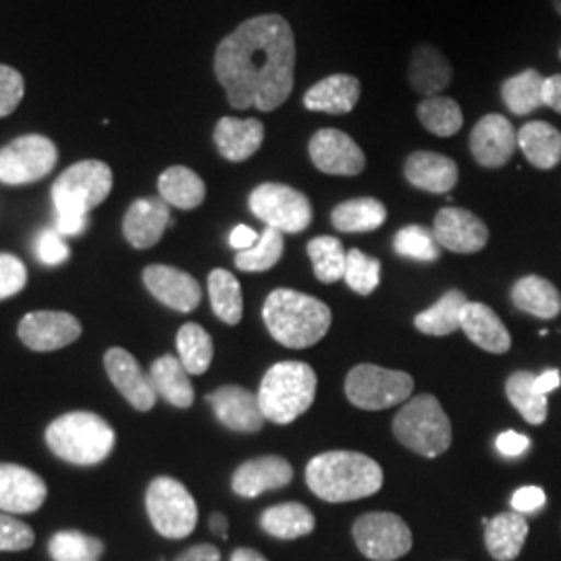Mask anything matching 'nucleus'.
Here are the masks:
<instances>
[{"label":"nucleus","mask_w":561,"mask_h":561,"mask_svg":"<svg viewBox=\"0 0 561 561\" xmlns=\"http://www.w3.org/2000/svg\"><path fill=\"white\" fill-rule=\"evenodd\" d=\"M296 38L280 15L243 21L219 44L215 73L233 108H279L294 92Z\"/></svg>","instance_id":"obj_1"},{"label":"nucleus","mask_w":561,"mask_h":561,"mask_svg":"<svg viewBox=\"0 0 561 561\" xmlns=\"http://www.w3.org/2000/svg\"><path fill=\"white\" fill-rule=\"evenodd\" d=\"M306 482L322 502H356L381 491L382 470L358 451H327L306 466Z\"/></svg>","instance_id":"obj_2"},{"label":"nucleus","mask_w":561,"mask_h":561,"mask_svg":"<svg viewBox=\"0 0 561 561\" xmlns=\"http://www.w3.org/2000/svg\"><path fill=\"white\" fill-rule=\"evenodd\" d=\"M268 333L280 345L304 350L317 345L331 327V310L324 301L294 289H275L262 308Z\"/></svg>","instance_id":"obj_3"},{"label":"nucleus","mask_w":561,"mask_h":561,"mask_svg":"<svg viewBox=\"0 0 561 561\" xmlns=\"http://www.w3.org/2000/svg\"><path fill=\"white\" fill-rule=\"evenodd\" d=\"M46 443L60 460L76 466H94L111 456L117 435L99 414L71 412L48 424Z\"/></svg>","instance_id":"obj_4"},{"label":"nucleus","mask_w":561,"mask_h":561,"mask_svg":"<svg viewBox=\"0 0 561 561\" xmlns=\"http://www.w3.org/2000/svg\"><path fill=\"white\" fill-rule=\"evenodd\" d=\"M317 373L306 362H279L271 366L259 389L266 421L289 424L300 419L317 398Z\"/></svg>","instance_id":"obj_5"},{"label":"nucleus","mask_w":561,"mask_h":561,"mask_svg":"<svg viewBox=\"0 0 561 561\" xmlns=\"http://www.w3.org/2000/svg\"><path fill=\"white\" fill-rule=\"evenodd\" d=\"M393 433L401 445L424 458H437L451 447V422L435 396H419L401 405Z\"/></svg>","instance_id":"obj_6"},{"label":"nucleus","mask_w":561,"mask_h":561,"mask_svg":"<svg viewBox=\"0 0 561 561\" xmlns=\"http://www.w3.org/2000/svg\"><path fill=\"white\" fill-rule=\"evenodd\" d=\"M113 173L106 162L81 161L71 164L53 185L57 215H80L101 206L111 194Z\"/></svg>","instance_id":"obj_7"},{"label":"nucleus","mask_w":561,"mask_h":561,"mask_svg":"<svg viewBox=\"0 0 561 561\" xmlns=\"http://www.w3.org/2000/svg\"><path fill=\"white\" fill-rule=\"evenodd\" d=\"M146 510L154 530L164 539H185L198 524V505L185 484L159 477L146 491Z\"/></svg>","instance_id":"obj_8"},{"label":"nucleus","mask_w":561,"mask_h":561,"mask_svg":"<svg viewBox=\"0 0 561 561\" xmlns=\"http://www.w3.org/2000/svg\"><path fill=\"white\" fill-rule=\"evenodd\" d=\"M414 379L408 373L358 364L345 379V396L360 410H387L410 400Z\"/></svg>","instance_id":"obj_9"},{"label":"nucleus","mask_w":561,"mask_h":561,"mask_svg":"<svg viewBox=\"0 0 561 561\" xmlns=\"http://www.w3.org/2000/svg\"><path fill=\"white\" fill-rule=\"evenodd\" d=\"M250 210L280 233H300L312 222V204L289 185L262 183L250 194Z\"/></svg>","instance_id":"obj_10"},{"label":"nucleus","mask_w":561,"mask_h":561,"mask_svg":"<svg viewBox=\"0 0 561 561\" xmlns=\"http://www.w3.org/2000/svg\"><path fill=\"white\" fill-rule=\"evenodd\" d=\"M354 541L362 556L373 561H396L412 549V530L400 516L370 512L354 524Z\"/></svg>","instance_id":"obj_11"},{"label":"nucleus","mask_w":561,"mask_h":561,"mask_svg":"<svg viewBox=\"0 0 561 561\" xmlns=\"http://www.w3.org/2000/svg\"><path fill=\"white\" fill-rule=\"evenodd\" d=\"M59 159L57 146L44 136H23L0 150V181L23 185L46 178Z\"/></svg>","instance_id":"obj_12"},{"label":"nucleus","mask_w":561,"mask_h":561,"mask_svg":"<svg viewBox=\"0 0 561 561\" xmlns=\"http://www.w3.org/2000/svg\"><path fill=\"white\" fill-rule=\"evenodd\" d=\"M314 167L327 175H360L366 157L360 146L340 129H321L312 136L308 146Z\"/></svg>","instance_id":"obj_13"},{"label":"nucleus","mask_w":561,"mask_h":561,"mask_svg":"<svg viewBox=\"0 0 561 561\" xmlns=\"http://www.w3.org/2000/svg\"><path fill=\"white\" fill-rule=\"evenodd\" d=\"M516 148L518 131L503 115H484L472 129L470 152L481 167L500 169L514 157Z\"/></svg>","instance_id":"obj_14"},{"label":"nucleus","mask_w":561,"mask_h":561,"mask_svg":"<svg viewBox=\"0 0 561 561\" xmlns=\"http://www.w3.org/2000/svg\"><path fill=\"white\" fill-rule=\"evenodd\" d=\"M81 324L73 314L42 310L25 314L20 322V340L34 352H53L80 340Z\"/></svg>","instance_id":"obj_15"},{"label":"nucleus","mask_w":561,"mask_h":561,"mask_svg":"<svg viewBox=\"0 0 561 561\" xmlns=\"http://www.w3.org/2000/svg\"><path fill=\"white\" fill-rule=\"evenodd\" d=\"M433 233L442 248L456 254L481 252L489 241L486 225L474 213L454 206L437 213Z\"/></svg>","instance_id":"obj_16"},{"label":"nucleus","mask_w":561,"mask_h":561,"mask_svg":"<svg viewBox=\"0 0 561 561\" xmlns=\"http://www.w3.org/2000/svg\"><path fill=\"white\" fill-rule=\"evenodd\" d=\"M104 368L111 382L119 389L121 396L136 410L148 412L157 403V391L152 379L144 375L138 360L123 347H111L104 354Z\"/></svg>","instance_id":"obj_17"},{"label":"nucleus","mask_w":561,"mask_h":561,"mask_svg":"<svg viewBox=\"0 0 561 561\" xmlns=\"http://www.w3.org/2000/svg\"><path fill=\"white\" fill-rule=\"evenodd\" d=\"M206 401L213 405L222 426L233 433H259L266 422L259 396L240 385H225L215 393H208Z\"/></svg>","instance_id":"obj_18"},{"label":"nucleus","mask_w":561,"mask_h":561,"mask_svg":"<svg viewBox=\"0 0 561 561\" xmlns=\"http://www.w3.org/2000/svg\"><path fill=\"white\" fill-rule=\"evenodd\" d=\"M144 285L164 306L178 312H192L202 300L198 280L175 266L152 264L144 268Z\"/></svg>","instance_id":"obj_19"},{"label":"nucleus","mask_w":561,"mask_h":561,"mask_svg":"<svg viewBox=\"0 0 561 561\" xmlns=\"http://www.w3.org/2000/svg\"><path fill=\"white\" fill-rule=\"evenodd\" d=\"M48 489L41 477L18 463H0V510L7 514H32L46 502Z\"/></svg>","instance_id":"obj_20"},{"label":"nucleus","mask_w":561,"mask_h":561,"mask_svg":"<svg viewBox=\"0 0 561 561\" xmlns=\"http://www.w3.org/2000/svg\"><path fill=\"white\" fill-rule=\"evenodd\" d=\"M291 479H294V468L289 461L279 456H262V458L243 461L231 479V486L236 495L254 500L266 491L287 486Z\"/></svg>","instance_id":"obj_21"},{"label":"nucleus","mask_w":561,"mask_h":561,"mask_svg":"<svg viewBox=\"0 0 561 561\" xmlns=\"http://www.w3.org/2000/svg\"><path fill=\"white\" fill-rule=\"evenodd\" d=\"M171 225L169 204L162 198H141L136 201L123 219L125 240L134 248L146 250L159 243L164 229Z\"/></svg>","instance_id":"obj_22"},{"label":"nucleus","mask_w":561,"mask_h":561,"mask_svg":"<svg viewBox=\"0 0 561 561\" xmlns=\"http://www.w3.org/2000/svg\"><path fill=\"white\" fill-rule=\"evenodd\" d=\"M460 329L468 340L477 343L484 352L505 354L512 347V337L502 319L493 308L481 301H468L461 310Z\"/></svg>","instance_id":"obj_23"},{"label":"nucleus","mask_w":561,"mask_h":561,"mask_svg":"<svg viewBox=\"0 0 561 561\" xmlns=\"http://www.w3.org/2000/svg\"><path fill=\"white\" fill-rule=\"evenodd\" d=\"M403 173H405V180L410 181L414 187L431 194H447L458 183V164L443 154L426 152V150L410 154L403 167Z\"/></svg>","instance_id":"obj_24"},{"label":"nucleus","mask_w":561,"mask_h":561,"mask_svg":"<svg viewBox=\"0 0 561 561\" xmlns=\"http://www.w3.org/2000/svg\"><path fill=\"white\" fill-rule=\"evenodd\" d=\"M360 81L354 76H331L314 83L306 96L304 104L308 111L327 113V115H347L360 101Z\"/></svg>","instance_id":"obj_25"},{"label":"nucleus","mask_w":561,"mask_h":561,"mask_svg":"<svg viewBox=\"0 0 561 561\" xmlns=\"http://www.w3.org/2000/svg\"><path fill=\"white\" fill-rule=\"evenodd\" d=\"M264 125L259 119L222 117L215 127V144L222 159L231 162L248 161L261 150Z\"/></svg>","instance_id":"obj_26"},{"label":"nucleus","mask_w":561,"mask_h":561,"mask_svg":"<svg viewBox=\"0 0 561 561\" xmlns=\"http://www.w3.org/2000/svg\"><path fill=\"white\" fill-rule=\"evenodd\" d=\"M454 78V69L449 60L443 57L442 50L431 44H419L410 60V83L416 92L424 96H437Z\"/></svg>","instance_id":"obj_27"},{"label":"nucleus","mask_w":561,"mask_h":561,"mask_svg":"<svg viewBox=\"0 0 561 561\" xmlns=\"http://www.w3.org/2000/svg\"><path fill=\"white\" fill-rule=\"evenodd\" d=\"M526 537L528 522L518 512H503L484 526V542L493 560H516L520 556Z\"/></svg>","instance_id":"obj_28"},{"label":"nucleus","mask_w":561,"mask_h":561,"mask_svg":"<svg viewBox=\"0 0 561 561\" xmlns=\"http://www.w3.org/2000/svg\"><path fill=\"white\" fill-rule=\"evenodd\" d=\"M514 306L537 319H556L561 312V294L551 280L539 275H528L512 287Z\"/></svg>","instance_id":"obj_29"},{"label":"nucleus","mask_w":561,"mask_h":561,"mask_svg":"<svg viewBox=\"0 0 561 561\" xmlns=\"http://www.w3.org/2000/svg\"><path fill=\"white\" fill-rule=\"evenodd\" d=\"M518 146L526 161L541 171H549L560 164L561 134L545 121H530L520 127Z\"/></svg>","instance_id":"obj_30"},{"label":"nucleus","mask_w":561,"mask_h":561,"mask_svg":"<svg viewBox=\"0 0 561 561\" xmlns=\"http://www.w3.org/2000/svg\"><path fill=\"white\" fill-rule=\"evenodd\" d=\"M261 526L266 535H271L275 539L294 541V539L310 535L317 526V520H314V514L306 505L289 502L264 510L261 516Z\"/></svg>","instance_id":"obj_31"},{"label":"nucleus","mask_w":561,"mask_h":561,"mask_svg":"<svg viewBox=\"0 0 561 561\" xmlns=\"http://www.w3.org/2000/svg\"><path fill=\"white\" fill-rule=\"evenodd\" d=\"M150 379L157 396L169 401L175 408H190L194 403V387L190 381V373L183 368L180 358L161 356L150 366Z\"/></svg>","instance_id":"obj_32"},{"label":"nucleus","mask_w":561,"mask_h":561,"mask_svg":"<svg viewBox=\"0 0 561 561\" xmlns=\"http://www.w3.org/2000/svg\"><path fill=\"white\" fill-rule=\"evenodd\" d=\"M162 201L181 210L198 208L206 198V185L198 173L187 167H171L159 178Z\"/></svg>","instance_id":"obj_33"},{"label":"nucleus","mask_w":561,"mask_h":561,"mask_svg":"<svg viewBox=\"0 0 561 561\" xmlns=\"http://www.w3.org/2000/svg\"><path fill=\"white\" fill-rule=\"evenodd\" d=\"M387 221V208L377 198L341 202L331 213V222L343 233H368Z\"/></svg>","instance_id":"obj_34"},{"label":"nucleus","mask_w":561,"mask_h":561,"mask_svg":"<svg viewBox=\"0 0 561 561\" xmlns=\"http://www.w3.org/2000/svg\"><path fill=\"white\" fill-rule=\"evenodd\" d=\"M466 304L468 298L458 289H451L443 296L442 300L435 301L428 310L421 312L414 319V324L424 335H435V337L451 335L460 329L461 310Z\"/></svg>","instance_id":"obj_35"},{"label":"nucleus","mask_w":561,"mask_h":561,"mask_svg":"<svg viewBox=\"0 0 561 561\" xmlns=\"http://www.w3.org/2000/svg\"><path fill=\"white\" fill-rule=\"evenodd\" d=\"M537 375L528 370L514 373L505 382V393L512 405L520 412L528 424H542L547 419V396H541L535 387Z\"/></svg>","instance_id":"obj_36"},{"label":"nucleus","mask_w":561,"mask_h":561,"mask_svg":"<svg viewBox=\"0 0 561 561\" xmlns=\"http://www.w3.org/2000/svg\"><path fill=\"white\" fill-rule=\"evenodd\" d=\"M208 296L215 314L227 324H240L243 317V298H241L240 280L229 271L215 268L208 275Z\"/></svg>","instance_id":"obj_37"},{"label":"nucleus","mask_w":561,"mask_h":561,"mask_svg":"<svg viewBox=\"0 0 561 561\" xmlns=\"http://www.w3.org/2000/svg\"><path fill=\"white\" fill-rule=\"evenodd\" d=\"M542 88L545 78L541 73L535 69H526L503 83V102L518 117L530 115L542 106Z\"/></svg>","instance_id":"obj_38"},{"label":"nucleus","mask_w":561,"mask_h":561,"mask_svg":"<svg viewBox=\"0 0 561 561\" xmlns=\"http://www.w3.org/2000/svg\"><path fill=\"white\" fill-rule=\"evenodd\" d=\"M178 352L183 368L190 375H204L213 362L215 345L201 324L187 322L178 333Z\"/></svg>","instance_id":"obj_39"},{"label":"nucleus","mask_w":561,"mask_h":561,"mask_svg":"<svg viewBox=\"0 0 561 561\" xmlns=\"http://www.w3.org/2000/svg\"><path fill=\"white\" fill-rule=\"evenodd\" d=\"M419 119L431 134L439 138L456 136L463 125L460 104L445 96L424 99L419 104Z\"/></svg>","instance_id":"obj_40"},{"label":"nucleus","mask_w":561,"mask_h":561,"mask_svg":"<svg viewBox=\"0 0 561 561\" xmlns=\"http://www.w3.org/2000/svg\"><path fill=\"white\" fill-rule=\"evenodd\" d=\"M104 542L78 530H60L50 542L48 553L53 561H101Z\"/></svg>","instance_id":"obj_41"},{"label":"nucleus","mask_w":561,"mask_h":561,"mask_svg":"<svg viewBox=\"0 0 561 561\" xmlns=\"http://www.w3.org/2000/svg\"><path fill=\"white\" fill-rule=\"evenodd\" d=\"M308 256L314 266V275L322 283H335L345 275V261L347 252L343 250L341 241L331 236H322L308 243Z\"/></svg>","instance_id":"obj_42"},{"label":"nucleus","mask_w":561,"mask_h":561,"mask_svg":"<svg viewBox=\"0 0 561 561\" xmlns=\"http://www.w3.org/2000/svg\"><path fill=\"white\" fill-rule=\"evenodd\" d=\"M283 250H285L283 233L273 227H266L261 233V240L256 241L252 248L238 252L236 264L245 273H262L273 268L280 261Z\"/></svg>","instance_id":"obj_43"},{"label":"nucleus","mask_w":561,"mask_h":561,"mask_svg":"<svg viewBox=\"0 0 561 561\" xmlns=\"http://www.w3.org/2000/svg\"><path fill=\"white\" fill-rule=\"evenodd\" d=\"M393 248L400 256L410 259V261L435 262L442 254L439 252L442 245L435 238V233L422 225H408L400 229L396 233Z\"/></svg>","instance_id":"obj_44"},{"label":"nucleus","mask_w":561,"mask_h":561,"mask_svg":"<svg viewBox=\"0 0 561 561\" xmlns=\"http://www.w3.org/2000/svg\"><path fill=\"white\" fill-rule=\"evenodd\" d=\"M343 279L350 285L352 291H356L360 296H370L379 287V280H381V262L352 248L347 252Z\"/></svg>","instance_id":"obj_45"},{"label":"nucleus","mask_w":561,"mask_h":561,"mask_svg":"<svg viewBox=\"0 0 561 561\" xmlns=\"http://www.w3.org/2000/svg\"><path fill=\"white\" fill-rule=\"evenodd\" d=\"M36 541V533L13 516L0 514V551H25Z\"/></svg>","instance_id":"obj_46"},{"label":"nucleus","mask_w":561,"mask_h":561,"mask_svg":"<svg viewBox=\"0 0 561 561\" xmlns=\"http://www.w3.org/2000/svg\"><path fill=\"white\" fill-rule=\"evenodd\" d=\"M25 92V83L20 71L9 65H0V117L11 115Z\"/></svg>","instance_id":"obj_47"},{"label":"nucleus","mask_w":561,"mask_h":561,"mask_svg":"<svg viewBox=\"0 0 561 561\" xmlns=\"http://www.w3.org/2000/svg\"><path fill=\"white\" fill-rule=\"evenodd\" d=\"M25 280H27L25 264L11 254H0V300H7L20 294Z\"/></svg>","instance_id":"obj_48"},{"label":"nucleus","mask_w":561,"mask_h":561,"mask_svg":"<svg viewBox=\"0 0 561 561\" xmlns=\"http://www.w3.org/2000/svg\"><path fill=\"white\" fill-rule=\"evenodd\" d=\"M36 254L44 264L57 266L69 259V248L55 229H46L36 238Z\"/></svg>","instance_id":"obj_49"},{"label":"nucleus","mask_w":561,"mask_h":561,"mask_svg":"<svg viewBox=\"0 0 561 561\" xmlns=\"http://www.w3.org/2000/svg\"><path fill=\"white\" fill-rule=\"evenodd\" d=\"M545 502H547V497H545L542 489H539V486H524V489L514 493L512 507H514V512L524 516V514H533V512L541 510Z\"/></svg>","instance_id":"obj_50"},{"label":"nucleus","mask_w":561,"mask_h":561,"mask_svg":"<svg viewBox=\"0 0 561 561\" xmlns=\"http://www.w3.org/2000/svg\"><path fill=\"white\" fill-rule=\"evenodd\" d=\"M528 447H530V439L522 433L505 431L497 437V449L505 458H518Z\"/></svg>","instance_id":"obj_51"},{"label":"nucleus","mask_w":561,"mask_h":561,"mask_svg":"<svg viewBox=\"0 0 561 561\" xmlns=\"http://www.w3.org/2000/svg\"><path fill=\"white\" fill-rule=\"evenodd\" d=\"M175 561H221V551L215 545H194L185 549Z\"/></svg>","instance_id":"obj_52"},{"label":"nucleus","mask_w":561,"mask_h":561,"mask_svg":"<svg viewBox=\"0 0 561 561\" xmlns=\"http://www.w3.org/2000/svg\"><path fill=\"white\" fill-rule=\"evenodd\" d=\"M88 225V217L80 215H57L55 231L60 236H78Z\"/></svg>","instance_id":"obj_53"},{"label":"nucleus","mask_w":561,"mask_h":561,"mask_svg":"<svg viewBox=\"0 0 561 561\" xmlns=\"http://www.w3.org/2000/svg\"><path fill=\"white\" fill-rule=\"evenodd\" d=\"M542 104L553 108L561 115V76H551L545 78V88H542Z\"/></svg>","instance_id":"obj_54"},{"label":"nucleus","mask_w":561,"mask_h":561,"mask_svg":"<svg viewBox=\"0 0 561 561\" xmlns=\"http://www.w3.org/2000/svg\"><path fill=\"white\" fill-rule=\"evenodd\" d=\"M261 240V236L252 229V227H248V225H240V227H236L233 231H231V238H229V243L236 248V250H248V248H252L256 241Z\"/></svg>","instance_id":"obj_55"},{"label":"nucleus","mask_w":561,"mask_h":561,"mask_svg":"<svg viewBox=\"0 0 561 561\" xmlns=\"http://www.w3.org/2000/svg\"><path fill=\"white\" fill-rule=\"evenodd\" d=\"M535 387H537V391H539L541 396H549L551 391H556V389L560 387V373H558V370H545L542 375L537 377Z\"/></svg>","instance_id":"obj_56"},{"label":"nucleus","mask_w":561,"mask_h":561,"mask_svg":"<svg viewBox=\"0 0 561 561\" xmlns=\"http://www.w3.org/2000/svg\"><path fill=\"white\" fill-rule=\"evenodd\" d=\"M231 561H268L264 556H262L261 551H256V549H248V547H241V549H236L233 551V556H231Z\"/></svg>","instance_id":"obj_57"},{"label":"nucleus","mask_w":561,"mask_h":561,"mask_svg":"<svg viewBox=\"0 0 561 561\" xmlns=\"http://www.w3.org/2000/svg\"><path fill=\"white\" fill-rule=\"evenodd\" d=\"M208 526H210V530H213L215 535H219L221 539H227L229 522H227V518H225L222 514H213V516H210V522H208Z\"/></svg>","instance_id":"obj_58"},{"label":"nucleus","mask_w":561,"mask_h":561,"mask_svg":"<svg viewBox=\"0 0 561 561\" xmlns=\"http://www.w3.org/2000/svg\"><path fill=\"white\" fill-rule=\"evenodd\" d=\"M553 4H556V9H558V13L561 15V0H553Z\"/></svg>","instance_id":"obj_59"}]
</instances>
